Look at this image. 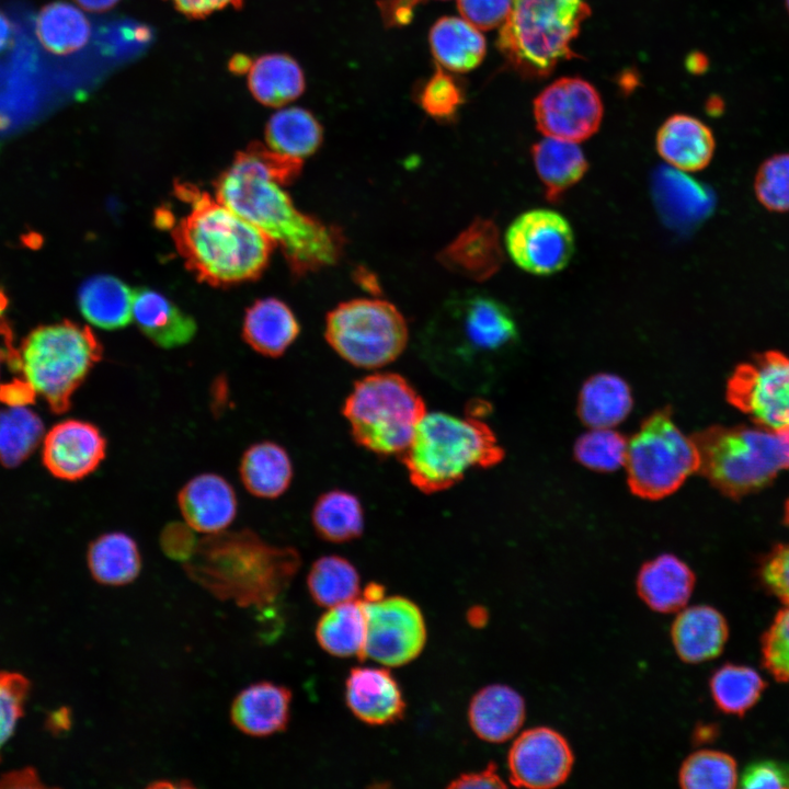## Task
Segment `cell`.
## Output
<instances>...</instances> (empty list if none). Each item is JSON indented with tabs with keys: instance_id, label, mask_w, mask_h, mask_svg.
<instances>
[{
	"instance_id": "cell-26",
	"label": "cell",
	"mask_w": 789,
	"mask_h": 789,
	"mask_svg": "<svg viewBox=\"0 0 789 789\" xmlns=\"http://www.w3.org/2000/svg\"><path fill=\"white\" fill-rule=\"evenodd\" d=\"M716 148L711 129L699 119L675 114L668 117L656 135L659 155L681 171H700L712 159Z\"/></svg>"
},
{
	"instance_id": "cell-53",
	"label": "cell",
	"mask_w": 789,
	"mask_h": 789,
	"mask_svg": "<svg viewBox=\"0 0 789 789\" xmlns=\"http://www.w3.org/2000/svg\"><path fill=\"white\" fill-rule=\"evenodd\" d=\"M448 788H505L506 784L496 771L493 762L482 770L465 773L453 779Z\"/></svg>"
},
{
	"instance_id": "cell-23",
	"label": "cell",
	"mask_w": 789,
	"mask_h": 789,
	"mask_svg": "<svg viewBox=\"0 0 789 789\" xmlns=\"http://www.w3.org/2000/svg\"><path fill=\"white\" fill-rule=\"evenodd\" d=\"M695 582V573L683 560L672 553H663L641 565L636 590L650 609L671 614L686 607Z\"/></svg>"
},
{
	"instance_id": "cell-63",
	"label": "cell",
	"mask_w": 789,
	"mask_h": 789,
	"mask_svg": "<svg viewBox=\"0 0 789 789\" xmlns=\"http://www.w3.org/2000/svg\"><path fill=\"white\" fill-rule=\"evenodd\" d=\"M252 62H249L248 57L245 56H236L231 60V69L240 72V71H248Z\"/></svg>"
},
{
	"instance_id": "cell-25",
	"label": "cell",
	"mask_w": 789,
	"mask_h": 789,
	"mask_svg": "<svg viewBox=\"0 0 789 789\" xmlns=\"http://www.w3.org/2000/svg\"><path fill=\"white\" fill-rule=\"evenodd\" d=\"M132 316L140 332L163 348L191 342L197 330L190 315L163 294L148 287L134 290Z\"/></svg>"
},
{
	"instance_id": "cell-31",
	"label": "cell",
	"mask_w": 789,
	"mask_h": 789,
	"mask_svg": "<svg viewBox=\"0 0 789 789\" xmlns=\"http://www.w3.org/2000/svg\"><path fill=\"white\" fill-rule=\"evenodd\" d=\"M430 47L436 61L455 72L478 67L484 58L487 44L480 31L465 19L444 16L430 31Z\"/></svg>"
},
{
	"instance_id": "cell-56",
	"label": "cell",
	"mask_w": 789,
	"mask_h": 789,
	"mask_svg": "<svg viewBox=\"0 0 789 789\" xmlns=\"http://www.w3.org/2000/svg\"><path fill=\"white\" fill-rule=\"evenodd\" d=\"M35 396L31 387L23 380L0 388V400L8 405H26Z\"/></svg>"
},
{
	"instance_id": "cell-36",
	"label": "cell",
	"mask_w": 789,
	"mask_h": 789,
	"mask_svg": "<svg viewBox=\"0 0 789 789\" xmlns=\"http://www.w3.org/2000/svg\"><path fill=\"white\" fill-rule=\"evenodd\" d=\"M35 33L47 52L68 55L87 45L91 36V24L75 4L54 1L37 13Z\"/></svg>"
},
{
	"instance_id": "cell-24",
	"label": "cell",
	"mask_w": 789,
	"mask_h": 789,
	"mask_svg": "<svg viewBox=\"0 0 789 789\" xmlns=\"http://www.w3.org/2000/svg\"><path fill=\"white\" fill-rule=\"evenodd\" d=\"M729 637L724 616L714 607H684L671 626V640L677 656L697 664L721 654Z\"/></svg>"
},
{
	"instance_id": "cell-35",
	"label": "cell",
	"mask_w": 789,
	"mask_h": 789,
	"mask_svg": "<svg viewBox=\"0 0 789 789\" xmlns=\"http://www.w3.org/2000/svg\"><path fill=\"white\" fill-rule=\"evenodd\" d=\"M631 408L632 395L628 384L614 374L602 373L590 377L579 395V418L592 428L617 425Z\"/></svg>"
},
{
	"instance_id": "cell-47",
	"label": "cell",
	"mask_w": 789,
	"mask_h": 789,
	"mask_svg": "<svg viewBox=\"0 0 789 789\" xmlns=\"http://www.w3.org/2000/svg\"><path fill=\"white\" fill-rule=\"evenodd\" d=\"M30 683L22 674L0 670V751L23 716Z\"/></svg>"
},
{
	"instance_id": "cell-29",
	"label": "cell",
	"mask_w": 789,
	"mask_h": 789,
	"mask_svg": "<svg viewBox=\"0 0 789 789\" xmlns=\"http://www.w3.org/2000/svg\"><path fill=\"white\" fill-rule=\"evenodd\" d=\"M134 290L119 278L100 274L84 281L78 293L82 316L103 330H117L132 320Z\"/></svg>"
},
{
	"instance_id": "cell-43",
	"label": "cell",
	"mask_w": 789,
	"mask_h": 789,
	"mask_svg": "<svg viewBox=\"0 0 789 789\" xmlns=\"http://www.w3.org/2000/svg\"><path fill=\"white\" fill-rule=\"evenodd\" d=\"M654 197L664 218L671 224L691 221L701 209L700 188L673 170L663 169L654 179Z\"/></svg>"
},
{
	"instance_id": "cell-17",
	"label": "cell",
	"mask_w": 789,
	"mask_h": 789,
	"mask_svg": "<svg viewBox=\"0 0 789 789\" xmlns=\"http://www.w3.org/2000/svg\"><path fill=\"white\" fill-rule=\"evenodd\" d=\"M42 459L56 478L78 481L94 472L106 457L107 441L93 423L68 419L43 438Z\"/></svg>"
},
{
	"instance_id": "cell-64",
	"label": "cell",
	"mask_w": 789,
	"mask_h": 789,
	"mask_svg": "<svg viewBox=\"0 0 789 789\" xmlns=\"http://www.w3.org/2000/svg\"><path fill=\"white\" fill-rule=\"evenodd\" d=\"M785 2H786L787 10L789 12V0H785Z\"/></svg>"
},
{
	"instance_id": "cell-55",
	"label": "cell",
	"mask_w": 789,
	"mask_h": 789,
	"mask_svg": "<svg viewBox=\"0 0 789 789\" xmlns=\"http://www.w3.org/2000/svg\"><path fill=\"white\" fill-rule=\"evenodd\" d=\"M183 14L190 18H204L228 5L238 8L243 0H169Z\"/></svg>"
},
{
	"instance_id": "cell-9",
	"label": "cell",
	"mask_w": 789,
	"mask_h": 789,
	"mask_svg": "<svg viewBox=\"0 0 789 789\" xmlns=\"http://www.w3.org/2000/svg\"><path fill=\"white\" fill-rule=\"evenodd\" d=\"M342 413L358 446L388 457L408 448L426 407L403 376L385 371L357 380Z\"/></svg>"
},
{
	"instance_id": "cell-7",
	"label": "cell",
	"mask_w": 789,
	"mask_h": 789,
	"mask_svg": "<svg viewBox=\"0 0 789 789\" xmlns=\"http://www.w3.org/2000/svg\"><path fill=\"white\" fill-rule=\"evenodd\" d=\"M691 439L699 455L698 471L728 496L757 490L789 468V426L769 431L717 425Z\"/></svg>"
},
{
	"instance_id": "cell-1",
	"label": "cell",
	"mask_w": 789,
	"mask_h": 789,
	"mask_svg": "<svg viewBox=\"0 0 789 789\" xmlns=\"http://www.w3.org/2000/svg\"><path fill=\"white\" fill-rule=\"evenodd\" d=\"M301 169V159L252 142L236 155L214 184L218 201L281 248L296 278L334 265L345 247L339 227L301 213L283 190Z\"/></svg>"
},
{
	"instance_id": "cell-40",
	"label": "cell",
	"mask_w": 789,
	"mask_h": 789,
	"mask_svg": "<svg viewBox=\"0 0 789 789\" xmlns=\"http://www.w3.org/2000/svg\"><path fill=\"white\" fill-rule=\"evenodd\" d=\"M709 687L720 711L743 716L758 701L766 682L752 667L727 663L712 673Z\"/></svg>"
},
{
	"instance_id": "cell-58",
	"label": "cell",
	"mask_w": 789,
	"mask_h": 789,
	"mask_svg": "<svg viewBox=\"0 0 789 789\" xmlns=\"http://www.w3.org/2000/svg\"><path fill=\"white\" fill-rule=\"evenodd\" d=\"M12 36V24L8 16L0 10V54L9 47Z\"/></svg>"
},
{
	"instance_id": "cell-3",
	"label": "cell",
	"mask_w": 789,
	"mask_h": 789,
	"mask_svg": "<svg viewBox=\"0 0 789 789\" xmlns=\"http://www.w3.org/2000/svg\"><path fill=\"white\" fill-rule=\"evenodd\" d=\"M300 564L295 548L271 545L244 528L205 535L183 568L195 583L221 601L263 607L284 593Z\"/></svg>"
},
{
	"instance_id": "cell-19",
	"label": "cell",
	"mask_w": 789,
	"mask_h": 789,
	"mask_svg": "<svg viewBox=\"0 0 789 789\" xmlns=\"http://www.w3.org/2000/svg\"><path fill=\"white\" fill-rule=\"evenodd\" d=\"M176 499L184 522L204 535L226 530L237 516L236 492L217 473L205 472L191 478L180 489Z\"/></svg>"
},
{
	"instance_id": "cell-32",
	"label": "cell",
	"mask_w": 789,
	"mask_h": 789,
	"mask_svg": "<svg viewBox=\"0 0 789 789\" xmlns=\"http://www.w3.org/2000/svg\"><path fill=\"white\" fill-rule=\"evenodd\" d=\"M87 562L92 578L107 586H123L134 582L142 567L136 540L123 531L104 533L91 541Z\"/></svg>"
},
{
	"instance_id": "cell-20",
	"label": "cell",
	"mask_w": 789,
	"mask_h": 789,
	"mask_svg": "<svg viewBox=\"0 0 789 789\" xmlns=\"http://www.w3.org/2000/svg\"><path fill=\"white\" fill-rule=\"evenodd\" d=\"M289 688L261 681L241 689L230 706V720L243 734L266 737L283 732L290 719Z\"/></svg>"
},
{
	"instance_id": "cell-57",
	"label": "cell",
	"mask_w": 789,
	"mask_h": 789,
	"mask_svg": "<svg viewBox=\"0 0 789 789\" xmlns=\"http://www.w3.org/2000/svg\"><path fill=\"white\" fill-rule=\"evenodd\" d=\"M119 0H75L82 9L89 12L100 13L111 10Z\"/></svg>"
},
{
	"instance_id": "cell-21",
	"label": "cell",
	"mask_w": 789,
	"mask_h": 789,
	"mask_svg": "<svg viewBox=\"0 0 789 789\" xmlns=\"http://www.w3.org/2000/svg\"><path fill=\"white\" fill-rule=\"evenodd\" d=\"M438 262L447 270L473 281H485L503 263L499 230L490 219L478 218L439 253Z\"/></svg>"
},
{
	"instance_id": "cell-60",
	"label": "cell",
	"mask_w": 789,
	"mask_h": 789,
	"mask_svg": "<svg viewBox=\"0 0 789 789\" xmlns=\"http://www.w3.org/2000/svg\"><path fill=\"white\" fill-rule=\"evenodd\" d=\"M364 602H376L386 596L385 586L379 583H369L361 594Z\"/></svg>"
},
{
	"instance_id": "cell-12",
	"label": "cell",
	"mask_w": 789,
	"mask_h": 789,
	"mask_svg": "<svg viewBox=\"0 0 789 789\" xmlns=\"http://www.w3.org/2000/svg\"><path fill=\"white\" fill-rule=\"evenodd\" d=\"M364 606L367 615L364 659L368 658L381 666L398 667L409 664L422 653L427 629L416 603L392 595L376 602H364Z\"/></svg>"
},
{
	"instance_id": "cell-38",
	"label": "cell",
	"mask_w": 789,
	"mask_h": 789,
	"mask_svg": "<svg viewBox=\"0 0 789 789\" xmlns=\"http://www.w3.org/2000/svg\"><path fill=\"white\" fill-rule=\"evenodd\" d=\"M312 526L319 537L334 544L358 538L364 530V511L356 495L345 490L322 493L311 511Z\"/></svg>"
},
{
	"instance_id": "cell-46",
	"label": "cell",
	"mask_w": 789,
	"mask_h": 789,
	"mask_svg": "<svg viewBox=\"0 0 789 789\" xmlns=\"http://www.w3.org/2000/svg\"><path fill=\"white\" fill-rule=\"evenodd\" d=\"M757 201L769 211H789V153L766 159L754 179Z\"/></svg>"
},
{
	"instance_id": "cell-39",
	"label": "cell",
	"mask_w": 789,
	"mask_h": 789,
	"mask_svg": "<svg viewBox=\"0 0 789 789\" xmlns=\"http://www.w3.org/2000/svg\"><path fill=\"white\" fill-rule=\"evenodd\" d=\"M307 587L312 601L324 608L358 599L362 594L357 569L335 554L322 556L311 564Z\"/></svg>"
},
{
	"instance_id": "cell-61",
	"label": "cell",
	"mask_w": 789,
	"mask_h": 789,
	"mask_svg": "<svg viewBox=\"0 0 789 789\" xmlns=\"http://www.w3.org/2000/svg\"><path fill=\"white\" fill-rule=\"evenodd\" d=\"M687 67L694 73H700L708 67V60L702 54H691L687 59Z\"/></svg>"
},
{
	"instance_id": "cell-59",
	"label": "cell",
	"mask_w": 789,
	"mask_h": 789,
	"mask_svg": "<svg viewBox=\"0 0 789 789\" xmlns=\"http://www.w3.org/2000/svg\"><path fill=\"white\" fill-rule=\"evenodd\" d=\"M488 619L489 614L482 606H472L467 611V620L472 627L481 628L488 622Z\"/></svg>"
},
{
	"instance_id": "cell-49",
	"label": "cell",
	"mask_w": 789,
	"mask_h": 789,
	"mask_svg": "<svg viewBox=\"0 0 789 789\" xmlns=\"http://www.w3.org/2000/svg\"><path fill=\"white\" fill-rule=\"evenodd\" d=\"M513 0H457L461 16L478 30L489 31L502 26Z\"/></svg>"
},
{
	"instance_id": "cell-34",
	"label": "cell",
	"mask_w": 789,
	"mask_h": 789,
	"mask_svg": "<svg viewBox=\"0 0 789 789\" xmlns=\"http://www.w3.org/2000/svg\"><path fill=\"white\" fill-rule=\"evenodd\" d=\"M537 174L549 201L556 202L585 174L588 164L572 141L547 137L531 147Z\"/></svg>"
},
{
	"instance_id": "cell-27",
	"label": "cell",
	"mask_w": 789,
	"mask_h": 789,
	"mask_svg": "<svg viewBox=\"0 0 789 789\" xmlns=\"http://www.w3.org/2000/svg\"><path fill=\"white\" fill-rule=\"evenodd\" d=\"M299 333L300 325L295 313L277 298L258 299L245 310L242 338L263 356H282Z\"/></svg>"
},
{
	"instance_id": "cell-30",
	"label": "cell",
	"mask_w": 789,
	"mask_h": 789,
	"mask_svg": "<svg viewBox=\"0 0 789 789\" xmlns=\"http://www.w3.org/2000/svg\"><path fill=\"white\" fill-rule=\"evenodd\" d=\"M316 640L328 654L364 659L367 615L358 598L327 608L316 625Z\"/></svg>"
},
{
	"instance_id": "cell-6",
	"label": "cell",
	"mask_w": 789,
	"mask_h": 789,
	"mask_svg": "<svg viewBox=\"0 0 789 789\" xmlns=\"http://www.w3.org/2000/svg\"><path fill=\"white\" fill-rule=\"evenodd\" d=\"M102 356L103 346L89 327L65 320L32 330L13 364L35 396L61 413Z\"/></svg>"
},
{
	"instance_id": "cell-11",
	"label": "cell",
	"mask_w": 789,
	"mask_h": 789,
	"mask_svg": "<svg viewBox=\"0 0 789 789\" xmlns=\"http://www.w3.org/2000/svg\"><path fill=\"white\" fill-rule=\"evenodd\" d=\"M330 346L353 366L373 369L396 361L404 351L408 324L389 301L358 298L341 302L325 318Z\"/></svg>"
},
{
	"instance_id": "cell-45",
	"label": "cell",
	"mask_w": 789,
	"mask_h": 789,
	"mask_svg": "<svg viewBox=\"0 0 789 789\" xmlns=\"http://www.w3.org/2000/svg\"><path fill=\"white\" fill-rule=\"evenodd\" d=\"M416 96L426 114L444 122L455 118L465 103V91L460 83L441 67L421 85Z\"/></svg>"
},
{
	"instance_id": "cell-41",
	"label": "cell",
	"mask_w": 789,
	"mask_h": 789,
	"mask_svg": "<svg viewBox=\"0 0 789 789\" xmlns=\"http://www.w3.org/2000/svg\"><path fill=\"white\" fill-rule=\"evenodd\" d=\"M42 419L26 405L0 410V462L13 468L21 465L43 442Z\"/></svg>"
},
{
	"instance_id": "cell-15",
	"label": "cell",
	"mask_w": 789,
	"mask_h": 789,
	"mask_svg": "<svg viewBox=\"0 0 789 789\" xmlns=\"http://www.w3.org/2000/svg\"><path fill=\"white\" fill-rule=\"evenodd\" d=\"M537 128L546 137L578 142L595 134L603 117L597 90L576 77L560 78L534 100Z\"/></svg>"
},
{
	"instance_id": "cell-62",
	"label": "cell",
	"mask_w": 789,
	"mask_h": 789,
	"mask_svg": "<svg viewBox=\"0 0 789 789\" xmlns=\"http://www.w3.org/2000/svg\"><path fill=\"white\" fill-rule=\"evenodd\" d=\"M713 731L714 728H711L710 725L697 727L694 732V741L698 743L710 741L714 735Z\"/></svg>"
},
{
	"instance_id": "cell-28",
	"label": "cell",
	"mask_w": 789,
	"mask_h": 789,
	"mask_svg": "<svg viewBox=\"0 0 789 789\" xmlns=\"http://www.w3.org/2000/svg\"><path fill=\"white\" fill-rule=\"evenodd\" d=\"M239 476L245 490L259 499H276L289 488L293 462L277 443L263 441L249 446L239 464Z\"/></svg>"
},
{
	"instance_id": "cell-50",
	"label": "cell",
	"mask_w": 789,
	"mask_h": 789,
	"mask_svg": "<svg viewBox=\"0 0 789 789\" xmlns=\"http://www.w3.org/2000/svg\"><path fill=\"white\" fill-rule=\"evenodd\" d=\"M740 781L742 788L748 789H789V763L775 759L753 762L746 766Z\"/></svg>"
},
{
	"instance_id": "cell-48",
	"label": "cell",
	"mask_w": 789,
	"mask_h": 789,
	"mask_svg": "<svg viewBox=\"0 0 789 789\" xmlns=\"http://www.w3.org/2000/svg\"><path fill=\"white\" fill-rule=\"evenodd\" d=\"M762 660L778 682L789 683V605L778 611L764 633Z\"/></svg>"
},
{
	"instance_id": "cell-33",
	"label": "cell",
	"mask_w": 789,
	"mask_h": 789,
	"mask_svg": "<svg viewBox=\"0 0 789 789\" xmlns=\"http://www.w3.org/2000/svg\"><path fill=\"white\" fill-rule=\"evenodd\" d=\"M248 71V85L252 95L266 106H284L298 99L306 87L300 66L285 54L261 56Z\"/></svg>"
},
{
	"instance_id": "cell-52",
	"label": "cell",
	"mask_w": 789,
	"mask_h": 789,
	"mask_svg": "<svg viewBox=\"0 0 789 789\" xmlns=\"http://www.w3.org/2000/svg\"><path fill=\"white\" fill-rule=\"evenodd\" d=\"M762 579L774 595L789 605V544L778 546L767 557Z\"/></svg>"
},
{
	"instance_id": "cell-13",
	"label": "cell",
	"mask_w": 789,
	"mask_h": 789,
	"mask_svg": "<svg viewBox=\"0 0 789 789\" xmlns=\"http://www.w3.org/2000/svg\"><path fill=\"white\" fill-rule=\"evenodd\" d=\"M727 398L761 425L789 426V358L769 351L740 365L728 380Z\"/></svg>"
},
{
	"instance_id": "cell-37",
	"label": "cell",
	"mask_w": 789,
	"mask_h": 789,
	"mask_svg": "<svg viewBox=\"0 0 789 789\" xmlns=\"http://www.w3.org/2000/svg\"><path fill=\"white\" fill-rule=\"evenodd\" d=\"M267 147L297 159L313 155L323 140V128L309 111L286 107L274 113L265 126Z\"/></svg>"
},
{
	"instance_id": "cell-14",
	"label": "cell",
	"mask_w": 789,
	"mask_h": 789,
	"mask_svg": "<svg viewBox=\"0 0 789 789\" xmlns=\"http://www.w3.org/2000/svg\"><path fill=\"white\" fill-rule=\"evenodd\" d=\"M505 245L511 259L524 271L550 275L561 271L574 250V236L568 220L549 209L519 215L508 227Z\"/></svg>"
},
{
	"instance_id": "cell-10",
	"label": "cell",
	"mask_w": 789,
	"mask_h": 789,
	"mask_svg": "<svg viewBox=\"0 0 789 789\" xmlns=\"http://www.w3.org/2000/svg\"><path fill=\"white\" fill-rule=\"evenodd\" d=\"M625 465L631 492L660 500L698 471L699 455L691 437L674 423L671 407H664L649 415L628 441Z\"/></svg>"
},
{
	"instance_id": "cell-18",
	"label": "cell",
	"mask_w": 789,
	"mask_h": 789,
	"mask_svg": "<svg viewBox=\"0 0 789 789\" xmlns=\"http://www.w3.org/2000/svg\"><path fill=\"white\" fill-rule=\"evenodd\" d=\"M344 691L347 708L366 724L387 725L404 717L403 693L386 666L351 668Z\"/></svg>"
},
{
	"instance_id": "cell-51",
	"label": "cell",
	"mask_w": 789,
	"mask_h": 789,
	"mask_svg": "<svg viewBox=\"0 0 789 789\" xmlns=\"http://www.w3.org/2000/svg\"><path fill=\"white\" fill-rule=\"evenodd\" d=\"M159 542L167 557L184 563L194 554L198 540L195 530L185 522H173L162 529Z\"/></svg>"
},
{
	"instance_id": "cell-4",
	"label": "cell",
	"mask_w": 789,
	"mask_h": 789,
	"mask_svg": "<svg viewBox=\"0 0 789 789\" xmlns=\"http://www.w3.org/2000/svg\"><path fill=\"white\" fill-rule=\"evenodd\" d=\"M517 340L508 308L477 291L447 298L430 320L422 338L424 354L437 370L459 382L479 362Z\"/></svg>"
},
{
	"instance_id": "cell-16",
	"label": "cell",
	"mask_w": 789,
	"mask_h": 789,
	"mask_svg": "<svg viewBox=\"0 0 789 789\" xmlns=\"http://www.w3.org/2000/svg\"><path fill=\"white\" fill-rule=\"evenodd\" d=\"M573 764L574 755L567 739L548 727L523 731L507 753L510 781L515 787H558L569 778Z\"/></svg>"
},
{
	"instance_id": "cell-5",
	"label": "cell",
	"mask_w": 789,
	"mask_h": 789,
	"mask_svg": "<svg viewBox=\"0 0 789 789\" xmlns=\"http://www.w3.org/2000/svg\"><path fill=\"white\" fill-rule=\"evenodd\" d=\"M491 427L477 418L426 413L400 455L410 482L426 494L447 490L472 468H490L504 458Z\"/></svg>"
},
{
	"instance_id": "cell-8",
	"label": "cell",
	"mask_w": 789,
	"mask_h": 789,
	"mask_svg": "<svg viewBox=\"0 0 789 789\" xmlns=\"http://www.w3.org/2000/svg\"><path fill=\"white\" fill-rule=\"evenodd\" d=\"M590 14L585 0H513L498 47L519 73L546 77L576 57L571 44Z\"/></svg>"
},
{
	"instance_id": "cell-42",
	"label": "cell",
	"mask_w": 789,
	"mask_h": 789,
	"mask_svg": "<svg viewBox=\"0 0 789 789\" xmlns=\"http://www.w3.org/2000/svg\"><path fill=\"white\" fill-rule=\"evenodd\" d=\"M677 779L686 789H731L737 786L736 762L721 751L698 750L684 759Z\"/></svg>"
},
{
	"instance_id": "cell-54",
	"label": "cell",
	"mask_w": 789,
	"mask_h": 789,
	"mask_svg": "<svg viewBox=\"0 0 789 789\" xmlns=\"http://www.w3.org/2000/svg\"><path fill=\"white\" fill-rule=\"evenodd\" d=\"M424 0H379L378 5L387 26H402L411 22L413 11Z\"/></svg>"
},
{
	"instance_id": "cell-2",
	"label": "cell",
	"mask_w": 789,
	"mask_h": 789,
	"mask_svg": "<svg viewBox=\"0 0 789 789\" xmlns=\"http://www.w3.org/2000/svg\"><path fill=\"white\" fill-rule=\"evenodd\" d=\"M190 206L169 229L176 251L198 281L226 287L259 278L275 243L208 192L188 182L174 184Z\"/></svg>"
},
{
	"instance_id": "cell-22",
	"label": "cell",
	"mask_w": 789,
	"mask_h": 789,
	"mask_svg": "<svg viewBox=\"0 0 789 789\" xmlns=\"http://www.w3.org/2000/svg\"><path fill=\"white\" fill-rule=\"evenodd\" d=\"M526 716L525 700L514 688L491 684L470 699L467 717L472 732L488 743H503L522 728Z\"/></svg>"
},
{
	"instance_id": "cell-44",
	"label": "cell",
	"mask_w": 789,
	"mask_h": 789,
	"mask_svg": "<svg viewBox=\"0 0 789 789\" xmlns=\"http://www.w3.org/2000/svg\"><path fill=\"white\" fill-rule=\"evenodd\" d=\"M627 445L626 437L610 427L592 428L578 438L574 457L592 470L610 472L625 464Z\"/></svg>"
}]
</instances>
